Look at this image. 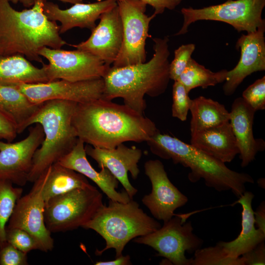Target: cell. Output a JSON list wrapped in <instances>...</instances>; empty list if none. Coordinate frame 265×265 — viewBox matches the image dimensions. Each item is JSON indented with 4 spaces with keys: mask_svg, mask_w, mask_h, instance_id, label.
Here are the masks:
<instances>
[{
    "mask_svg": "<svg viewBox=\"0 0 265 265\" xmlns=\"http://www.w3.org/2000/svg\"><path fill=\"white\" fill-rule=\"evenodd\" d=\"M72 123L80 139L104 149L127 141L146 142L158 130L153 121L127 106L102 98L78 103Z\"/></svg>",
    "mask_w": 265,
    "mask_h": 265,
    "instance_id": "6da1fadb",
    "label": "cell"
},
{
    "mask_svg": "<svg viewBox=\"0 0 265 265\" xmlns=\"http://www.w3.org/2000/svg\"><path fill=\"white\" fill-rule=\"evenodd\" d=\"M152 39L154 53L148 62L108 68L103 77L102 99L112 101L121 98L124 105L144 115L145 95L156 97L165 92L170 80L169 39L165 36Z\"/></svg>",
    "mask_w": 265,
    "mask_h": 265,
    "instance_id": "7a4b0ae2",
    "label": "cell"
},
{
    "mask_svg": "<svg viewBox=\"0 0 265 265\" xmlns=\"http://www.w3.org/2000/svg\"><path fill=\"white\" fill-rule=\"evenodd\" d=\"M45 0H35L28 9L17 11L8 0H0V48L2 56L20 54L43 63L39 51L44 47L61 49L67 44L59 26L43 11Z\"/></svg>",
    "mask_w": 265,
    "mask_h": 265,
    "instance_id": "3957f363",
    "label": "cell"
},
{
    "mask_svg": "<svg viewBox=\"0 0 265 265\" xmlns=\"http://www.w3.org/2000/svg\"><path fill=\"white\" fill-rule=\"evenodd\" d=\"M146 142L153 154L189 168L188 178L192 183L203 179L207 186L219 192L231 190L238 198L246 191V184L254 183L249 174L232 170L191 144L159 130Z\"/></svg>",
    "mask_w": 265,
    "mask_h": 265,
    "instance_id": "277c9868",
    "label": "cell"
},
{
    "mask_svg": "<svg viewBox=\"0 0 265 265\" xmlns=\"http://www.w3.org/2000/svg\"><path fill=\"white\" fill-rule=\"evenodd\" d=\"M77 104L61 100L47 101L31 119L29 126L36 123L41 125L44 138L33 156L28 182H34L77 144L79 138L72 117Z\"/></svg>",
    "mask_w": 265,
    "mask_h": 265,
    "instance_id": "5b68a950",
    "label": "cell"
},
{
    "mask_svg": "<svg viewBox=\"0 0 265 265\" xmlns=\"http://www.w3.org/2000/svg\"><path fill=\"white\" fill-rule=\"evenodd\" d=\"M160 227L158 221L148 215L137 202L131 199L125 203L109 200L107 206L104 204L81 227L95 231L105 239V247L101 250L97 249L96 255L113 248L116 258L122 255L130 240L152 233Z\"/></svg>",
    "mask_w": 265,
    "mask_h": 265,
    "instance_id": "8992f818",
    "label": "cell"
},
{
    "mask_svg": "<svg viewBox=\"0 0 265 265\" xmlns=\"http://www.w3.org/2000/svg\"><path fill=\"white\" fill-rule=\"evenodd\" d=\"M103 205L102 193L92 185L72 189L45 203L46 226L51 233L81 227Z\"/></svg>",
    "mask_w": 265,
    "mask_h": 265,
    "instance_id": "52a82bcc",
    "label": "cell"
},
{
    "mask_svg": "<svg viewBox=\"0 0 265 265\" xmlns=\"http://www.w3.org/2000/svg\"><path fill=\"white\" fill-rule=\"evenodd\" d=\"M265 6V0H227L201 8L183 7L181 10L183 26L175 35L186 34L190 24L201 20L224 22L238 32H252L265 23L262 18Z\"/></svg>",
    "mask_w": 265,
    "mask_h": 265,
    "instance_id": "ba28073f",
    "label": "cell"
},
{
    "mask_svg": "<svg viewBox=\"0 0 265 265\" xmlns=\"http://www.w3.org/2000/svg\"><path fill=\"white\" fill-rule=\"evenodd\" d=\"M186 218L185 214H175L156 231L136 238L133 241L151 247L158 252L157 256L173 265H191V259H187L185 253H194L201 247L203 240L194 234Z\"/></svg>",
    "mask_w": 265,
    "mask_h": 265,
    "instance_id": "9c48e42d",
    "label": "cell"
},
{
    "mask_svg": "<svg viewBox=\"0 0 265 265\" xmlns=\"http://www.w3.org/2000/svg\"><path fill=\"white\" fill-rule=\"evenodd\" d=\"M123 26V42L113 62L114 67H121L145 62L146 41L149 25L156 17L146 14L147 4L140 0H117Z\"/></svg>",
    "mask_w": 265,
    "mask_h": 265,
    "instance_id": "30bf717a",
    "label": "cell"
},
{
    "mask_svg": "<svg viewBox=\"0 0 265 265\" xmlns=\"http://www.w3.org/2000/svg\"><path fill=\"white\" fill-rule=\"evenodd\" d=\"M39 54L48 60L49 81L64 80L74 82L103 78L110 67L96 56L78 49L67 51L45 47Z\"/></svg>",
    "mask_w": 265,
    "mask_h": 265,
    "instance_id": "8fae6325",
    "label": "cell"
},
{
    "mask_svg": "<svg viewBox=\"0 0 265 265\" xmlns=\"http://www.w3.org/2000/svg\"><path fill=\"white\" fill-rule=\"evenodd\" d=\"M46 178L45 170L33 182L30 191L18 200L6 226V229L19 228L28 232L36 240L38 250L45 252L54 247L53 239L44 221L45 203L42 193Z\"/></svg>",
    "mask_w": 265,
    "mask_h": 265,
    "instance_id": "7c38bea8",
    "label": "cell"
},
{
    "mask_svg": "<svg viewBox=\"0 0 265 265\" xmlns=\"http://www.w3.org/2000/svg\"><path fill=\"white\" fill-rule=\"evenodd\" d=\"M35 124L29 129L27 137L18 142L0 140V179L19 186L28 182L33 156L44 138L41 125Z\"/></svg>",
    "mask_w": 265,
    "mask_h": 265,
    "instance_id": "4fadbf2b",
    "label": "cell"
},
{
    "mask_svg": "<svg viewBox=\"0 0 265 265\" xmlns=\"http://www.w3.org/2000/svg\"><path fill=\"white\" fill-rule=\"evenodd\" d=\"M17 86L33 103L41 104L52 100L85 103L102 98L103 78L80 81L57 80L36 83H20Z\"/></svg>",
    "mask_w": 265,
    "mask_h": 265,
    "instance_id": "5bb4252c",
    "label": "cell"
},
{
    "mask_svg": "<svg viewBox=\"0 0 265 265\" xmlns=\"http://www.w3.org/2000/svg\"><path fill=\"white\" fill-rule=\"evenodd\" d=\"M144 167L152 190L143 196L142 202L155 218L165 222L175 215L176 209L187 203L188 198L171 182L160 160H147Z\"/></svg>",
    "mask_w": 265,
    "mask_h": 265,
    "instance_id": "9a60e30c",
    "label": "cell"
},
{
    "mask_svg": "<svg viewBox=\"0 0 265 265\" xmlns=\"http://www.w3.org/2000/svg\"><path fill=\"white\" fill-rule=\"evenodd\" d=\"M99 19L88 39L70 46L96 56L110 66L117 58L123 42V26L118 5L103 13Z\"/></svg>",
    "mask_w": 265,
    "mask_h": 265,
    "instance_id": "2e32d148",
    "label": "cell"
},
{
    "mask_svg": "<svg viewBox=\"0 0 265 265\" xmlns=\"http://www.w3.org/2000/svg\"><path fill=\"white\" fill-rule=\"evenodd\" d=\"M265 23L257 29L247 34H242L236 44L240 51V57L237 65L228 71L223 86L224 94L233 95L238 87L249 75L265 70Z\"/></svg>",
    "mask_w": 265,
    "mask_h": 265,
    "instance_id": "e0dca14e",
    "label": "cell"
},
{
    "mask_svg": "<svg viewBox=\"0 0 265 265\" xmlns=\"http://www.w3.org/2000/svg\"><path fill=\"white\" fill-rule=\"evenodd\" d=\"M86 155L94 159L100 168H107L120 182L130 198L133 199L137 189L133 187L128 178V173L135 180L139 173L138 163L142 152L135 146L131 147L120 144L112 149L94 147L87 144L85 147Z\"/></svg>",
    "mask_w": 265,
    "mask_h": 265,
    "instance_id": "ac0fdd59",
    "label": "cell"
},
{
    "mask_svg": "<svg viewBox=\"0 0 265 265\" xmlns=\"http://www.w3.org/2000/svg\"><path fill=\"white\" fill-rule=\"evenodd\" d=\"M116 5L117 0H104L89 3H77L68 9H62L57 4L45 0L43 11L50 20L60 23L59 33L63 34L76 27L92 30L100 16Z\"/></svg>",
    "mask_w": 265,
    "mask_h": 265,
    "instance_id": "d6986e66",
    "label": "cell"
},
{
    "mask_svg": "<svg viewBox=\"0 0 265 265\" xmlns=\"http://www.w3.org/2000/svg\"><path fill=\"white\" fill-rule=\"evenodd\" d=\"M255 112L242 97L235 99L229 112V122L239 150L242 167L248 165L255 159L257 154L265 148V141L262 138H255L253 135Z\"/></svg>",
    "mask_w": 265,
    "mask_h": 265,
    "instance_id": "ffe728a7",
    "label": "cell"
},
{
    "mask_svg": "<svg viewBox=\"0 0 265 265\" xmlns=\"http://www.w3.org/2000/svg\"><path fill=\"white\" fill-rule=\"evenodd\" d=\"M84 143L79 138L73 149L57 162L63 166L71 169L95 183L109 200L127 203L131 199L125 190L118 192L119 181L106 168L97 171L86 158Z\"/></svg>",
    "mask_w": 265,
    "mask_h": 265,
    "instance_id": "44dd1931",
    "label": "cell"
},
{
    "mask_svg": "<svg viewBox=\"0 0 265 265\" xmlns=\"http://www.w3.org/2000/svg\"><path fill=\"white\" fill-rule=\"evenodd\" d=\"M190 144L225 163L239 154L229 121L191 135Z\"/></svg>",
    "mask_w": 265,
    "mask_h": 265,
    "instance_id": "7402d4cb",
    "label": "cell"
},
{
    "mask_svg": "<svg viewBox=\"0 0 265 265\" xmlns=\"http://www.w3.org/2000/svg\"><path fill=\"white\" fill-rule=\"evenodd\" d=\"M254 197L252 192L245 191L238 198V202L242 207L241 230L237 238L230 241L217 243L232 257H239L265 241V233L255 226L252 206Z\"/></svg>",
    "mask_w": 265,
    "mask_h": 265,
    "instance_id": "603a6c76",
    "label": "cell"
},
{
    "mask_svg": "<svg viewBox=\"0 0 265 265\" xmlns=\"http://www.w3.org/2000/svg\"><path fill=\"white\" fill-rule=\"evenodd\" d=\"M41 68L34 66L20 54L0 58V85H15L20 83H36L49 81L47 64Z\"/></svg>",
    "mask_w": 265,
    "mask_h": 265,
    "instance_id": "cb8c5ba5",
    "label": "cell"
},
{
    "mask_svg": "<svg viewBox=\"0 0 265 265\" xmlns=\"http://www.w3.org/2000/svg\"><path fill=\"white\" fill-rule=\"evenodd\" d=\"M42 103L32 102L17 85H0V108L13 121L18 134L29 126Z\"/></svg>",
    "mask_w": 265,
    "mask_h": 265,
    "instance_id": "d4e9b609",
    "label": "cell"
},
{
    "mask_svg": "<svg viewBox=\"0 0 265 265\" xmlns=\"http://www.w3.org/2000/svg\"><path fill=\"white\" fill-rule=\"evenodd\" d=\"M189 110L191 135L229 121L230 113L224 105L204 96L192 100Z\"/></svg>",
    "mask_w": 265,
    "mask_h": 265,
    "instance_id": "484cf974",
    "label": "cell"
},
{
    "mask_svg": "<svg viewBox=\"0 0 265 265\" xmlns=\"http://www.w3.org/2000/svg\"><path fill=\"white\" fill-rule=\"evenodd\" d=\"M46 170L47 178L42 193L45 203L51 198L72 189L91 185L84 176L57 162Z\"/></svg>",
    "mask_w": 265,
    "mask_h": 265,
    "instance_id": "4316f807",
    "label": "cell"
},
{
    "mask_svg": "<svg viewBox=\"0 0 265 265\" xmlns=\"http://www.w3.org/2000/svg\"><path fill=\"white\" fill-rule=\"evenodd\" d=\"M228 71L222 69L213 72L191 58L177 80L182 83L189 93L196 87L207 88L224 82L226 80Z\"/></svg>",
    "mask_w": 265,
    "mask_h": 265,
    "instance_id": "83f0119b",
    "label": "cell"
},
{
    "mask_svg": "<svg viewBox=\"0 0 265 265\" xmlns=\"http://www.w3.org/2000/svg\"><path fill=\"white\" fill-rule=\"evenodd\" d=\"M23 192L22 187H15L10 181L0 179V249L7 243L6 224Z\"/></svg>",
    "mask_w": 265,
    "mask_h": 265,
    "instance_id": "f1b7e54d",
    "label": "cell"
},
{
    "mask_svg": "<svg viewBox=\"0 0 265 265\" xmlns=\"http://www.w3.org/2000/svg\"><path fill=\"white\" fill-rule=\"evenodd\" d=\"M191 258V265H244L241 256L233 257L217 243L214 246L200 248Z\"/></svg>",
    "mask_w": 265,
    "mask_h": 265,
    "instance_id": "f546056e",
    "label": "cell"
},
{
    "mask_svg": "<svg viewBox=\"0 0 265 265\" xmlns=\"http://www.w3.org/2000/svg\"><path fill=\"white\" fill-rule=\"evenodd\" d=\"M182 83L174 81L172 88V116L182 121L187 119L192 100Z\"/></svg>",
    "mask_w": 265,
    "mask_h": 265,
    "instance_id": "4dcf8cb0",
    "label": "cell"
},
{
    "mask_svg": "<svg viewBox=\"0 0 265 265\" xmlns=\"http://www.w3.org/2000/svg\"><path fill=\"white\" fill-rule=\"evenodd\" d=\"M195 49L192 43L182 45L175 50L174 58L169 65L170 80H177L186 69Z\"/></svg>",
    "mask_w": 265,
    "mask_h": 265,
    "instance_id": "1f68e13d",
    "label": "cell"
},
{
    "mask_svg": "<svg viewBox=\"0 0 265 265\" xmlns=\"http://www.w3.org/2000/svg\"><path fill=\"white\" fill-rule=\"evenodd\" d=\"M7 242L26 253L38 250V245L34 238L28 232L19 228L6 229Z\"/></svg>",
    "mask_w": 265,
    "mask_h": 265,
    "instance_id": "d6a6232c",
    "label": "cell"
},
{
    "mask_svg": "<svg viewBox=\"0 0 265 265\" xmlns=\"http://www.w3.org/2000/svg\"><path fill=\"white\" fill-rule=\"evenodd\" d=\"M242 98L256 111L265 109V76L257 80L242 93Z\"/></svg>",
    "mask_w": 265,
    "mask_h": 265,
    "instance_id": "836d02e7",
    "label": "cell"
},
{
    "mask_svg": "<svg viewBox=\"0 0 265 265\" xmlns=\"http://www.w3.org/2000/svg\"><path fill=\"white\" fill-rule=\"evenodd\" d=\"M27 254L7 242L0 249V265H28Z\"/></svg>",
    "mask_w": 265,
    "mask_h": 265,
    "instance_id": "e575fe53",
    "label": "cell"
},
{
    "mask_svg": "<svg viewBox=\"0 0 265 265\" xmlns=\"http://www.w3.org/2000/svg\"><path fill=\"white\" fill-rule=\"evenodd\" d=\"M18 132L16 126L10 118L0 108V140L11 142Z\"/></svg>",
    "mask_w": 265,
    "mask_h": 265,
    "instance_id": "d590c367",
    "label": "cell"
},
{
    "mask_svg": "<svg viewBox=\"0 0 265 265\" xmlns=\"http://www.w3.org/2000/svg\"><path fill=\"white\" fill-rule=\"evenodd\" d=\"M244 265H265V241L241 256Z\"/></svg>",
    "mask_w": 265,
    "mask_h": 265,
    "instance_id": "8d00e7d4",
    "label": "cell"
},
{
    "mask_svg": "<svg viewBox=\"0 0 265 265\" xmlns=\"http://www.w3.org/2000/svg\"><path fill=\"white\" fill-rule=\"evenodd\" d=\"M153 7L156 15L162 14L166 9H175L183 0H140Z\"/></svg>",
    "mask_w": 265,
    "mask_h": 265,
    "instance_id": "74e56055",
    "label": "cell"
},
{
    "mask_svg": "<svg viewBox=\"0 0 265 265\" xmlns=\"http://www.w3.org/2000/svg\"><path fill=\"white\" fill-rule=\"evenodd\" d=\"M255 225L265 233V202L263 201L254 212Z\"/></svg>",
    "mask_w": 265,
    "mask_h": 265,
    "instance_id": "f35d334b",
    "label": "cell"
},
{
    "mask_svg": "<svg viewBox=\"0 0 265 265\" xmlns=\"http://www.w3.org/2000/svg\"><path fill=\"white\" fill-rule=\"evenodd\" d=\"M95 265H132L130 256L121 255L116 257L115 260L109 261L96 262Z\"/></svg>",
    "mask_w": 265,
    "mask_h": 265,
    "instance_id": "ab89813d",
    "label": "cell"
},
{
    "mask_svg": "<svg viewBox=\"0 0 265 265\" xmlns=\"http://www.w3.org/2000/svg\"><path fill=\"white\" fill-rule=\"evenodd\" d=\"M9 1H11L13 3H16L18 2H21L23 5L26 7H29L33 5L35 0H8ZM64 2H68L72 4H75L77 3H80L82 2V0H58Z\"/></svg>",
    "mask_w": 265,
    "mask_h": 265,
    "instance_id": "60d3db41",
    "label": "cell"
},
{
    "mask_svg": "<svg viewBox=\"0 0 265 265\" xmlns=\"http://www.w3.org/2000/svg\"><path fill=\"white\" fill-rule=\"evenodd\" d=\"M258 185L259 186L262 188H265V179L261 178L258 180L257 181Z\"/></svg>",
    "mask_w": 265,
    "mask_h": 265,
    "instance_id": "b9f144b4",
    "label": "cell"
},
{
    "mask_svg": "<svg viewBox=\"0 0 265 265\" xmlns=\"http://www.w3.org/2000/svg\"><path fill=\"white\" fill-rule=\"evenodd\" d=\"M2 56V54H1V49L0 48V58Z\"/></svg>",
    "mask_w": 265,
    "mask_h": 265,
    "instance_id": "7bdbcfd3",
    "label": "cell"
}]
</instances>
